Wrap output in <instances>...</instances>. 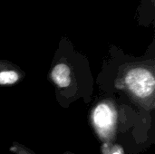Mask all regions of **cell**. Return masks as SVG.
I'll return each instance as SVG.
<instances>
[{
    "label": "cell",
    "mask_w": 155,
    "mask_h": 154,
    "mask_svg": "<svg viewBox=\"0 0 155 154\" xmlns=\"http://www.w3.org/2000/svg\"><path fill=\"white\" fill-rule=\"evenodd\" d=\"M25 76V73L14 63L0 59V86L14 85L20 83Z\"/></svg>",
    "instance_id": "277c9868"
},
{
    "label": "cell",
    "mask_w": 155,
    "mask_h": 154,
    "mask_svg": "<svg viewBox=\"0 0 155 154\" xmlns=\"http://www.w3.org/2000/svg\"><path fill=\"white\" fill-rule=\"evenodd\" d=\"M136 12L139 25L149 27L154 23L155 0H141Z\"/></svg>",
    "instance_id": "5b68a950"
},
{
    "label": "cell",
    "mask_w": 155,
    "mask_h": 154,
    "mask_svg": "<svg viewBox=\"0 0 155 154\" xmlns=\"http://www.w3.org/2000/svg\"><path fill=\"white\" fill-rule=\"evenodd\" d=\"M123 72L116 81L119 89L146 111L155 106V76L153 59L131 62L124 64Z\"/></svg>",
    "instance_id": "7a4b0ae2"
},
{
    "label": "cell",
    "mask_w": 155,
    "mask_h": 154,
    "mask_svg": "<svg viewBox=\"0 0 155 154\" xmlns=\"http://www.w3.org/2000/svg\"><path fill=\"white\" fill-rule=\"evenodd\" d=\"M87 66L89 65L85 56L74 49L67 37H62L48 75L56 88V94L63 96L68 103L76 99L75 95H81L79 91L80 84L83 83V73L80 70Z\"/></svg>",
    "instance_id": "6da1fadb"
},
{
    "label": "cell",
    "mask_w": 155,
    "mask_h": 154,
    "mask_svg": "<svg viewBox=\"0 0 155 154\" xmlns=\"http://www.w3.org/2000/svg\"><path fill=\"white\" fill-rule=\"evenodd\" d=\"M64 154H76V153H73V152H65Z\"/></svg>",
    "instance_id": "52a82bcc"
},
{
    "label": "cell",
    "mask_w": 155,
    "mask_h": 154,
    "mask_svg": "<svg viewBox=\"0 0 155 154\" xmlns=\"http://www.w3.org/2000/svg\"><path fill=\"white\" fill-rule=\"evenodd\" d=\"M117 110L114 103L108 100L99 102L92 110L90 121L92 126L101 141L111 143L116 133Z\"/></svg>",
    "instance_id": "3957f363"
},
{
    "label": "cell",
    "mask_w": 155,
    "mask_h": 154,
    "mask_svg": "<svg viewBox=\"0 0 155 154\" xmlns=\"http://www.w3.org/2000/svg\"><path fill=\"white\" fill-rule=\"evenodd\" d=\"M9 151L14 154H35L32 150L17 142H13Z\"/></svg>",
    "instance_id": "8992f818"
}]
</instances>
